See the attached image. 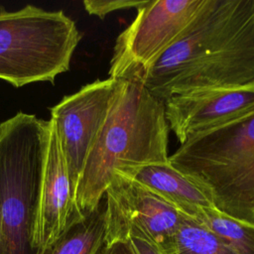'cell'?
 <instances>
[{"mask_svg": "<svg viewBox=\"0 0 254 254\" xmlns=\"http://www.w3.org/2000/svg\"><path fill=\"white\" fill-rule=\"evenodd\" d=\"M254 83V0H207L142 84L165 101L193 91Z\"/></svg>", "mask_w": 254, "mask_h": 254, "instance_id": "obj_1", "label": "cell"}, {"mask_svg": "<svg viewBox=\"0 0 254 254\" xmlns=\"http://www.w3.org/2000/svg\"><path fill=\"white\" fill-rule=\"evenodd\" d=\"M169 132L164 101L141 82L118 80L76 185L78 212L83 215L99 205L116 174L169 162Z\"/></svg>", "mask_w": 254, "mask_h": 254, "instance_id": "obj_2", "label": "cell"}, {"mask_svg": "<svg viewBox=\"0 0 254 254\" xmlns=\"http://www.w3.org/2000/svg\"><path fill=\"white\" fill-rule=\"evenodd\" d=\"M169 163L204 191L213 208L254 225V110L195 135Z\"/></svg>", "mask_w": 254, "mask_h": 254, "instance_id": "obj_3", "label": "cell"}, {"mask_svg": "<svg viewBox=\"0 0 254 254\" xmlns=\"http://www.w3.org/2000/svg\"><path fill=\"white\" fill-rule=\"evenodd\" d=\"M50 120L18 112L0 123V254H36L33 234Z\"/></svg>", "mask_w": 254, "mask_h": 254, "instance_id": "obj_4", "label": "cell"}, {"mask_svg": "<svg viewBox=\"0 0 254 254\" xmlns=\"http://www.w3.org/2000/svg\"><path fill=\"white\" fill-rule=\"evenodd\" d=\"M80 39L75 23L62 10L26 5L8 12L0 6V79L14 87L54 84L69 69Z\"/></svg>", "mask_w": 254, "mask_h": 254, "instance_id": "obj_5", "label": "cell"}, {"mask_svg": "<svg viewBox=\"0 0 254 254\" xmlns=\"http://www.w3.org/2000/svg\"><path fill=\"white\" fill-rule=\"evenodd\" d=\"M206 3L207 0H148L118 35L109 77L142 83L149 69L178 41Z\"/></svg>", "mask_w": 254, "mask_h": 254, "instance_id": "obj_6", "label": "cell"}, {"mask_svg": "<svg viewBox=\"0 0 254 254\" xmlns=\"http://www.w3.org/2000/svg\"><path fill=\"white\" fill-rule=\"evenodd\" d=\"M104 201L108 244L140 237L163 254H176L177 233L185 215L173 205L123 174L115 175Z\"/></svg>", "mask_w": 254, "mask_h": 254, "instance_id": "obj_7", "label": "cell"}, {"mask_svg": "<svg viewBox=\"0 0 254 254\" xmlns=\"http://www.w3.org/2000/svg\"><path fill=\"white\" fill-rule=\"evenodd\" d=\"M118 80L97 79L78 91L65 95L51 108L69 179L76 185L90 148L111 106Z\"/></svg>", "mask_w": 254, "mask_h": 254, "instance_id": "obj_8", "label": "cell"}, {"mask_svg": "<svg viewBox=\"0 0 254 254\" xmlns=\"http://www.w3.org/2000/svg\"><path fill=\"white\" fill-rule=\"evenodd\" d=\"M164 105L169 129L183 145L201 132L254 110V83L175 95Z\"/></svg>", "mask_w": 254, "mask_h": 254, "instance_id": "obj_9", "label": "cell"}, {"mask_svg": "<svg viewBox=\"0 0 254 254\" xmlns=\"http://www.w3.org/2000/svg\"><path fill=\"white\" fill-rule=\"evenodd\" d=\"M82 216L75 205L74 190L55 125L50 120L49 145L33 234L34 249L40 251L52 244Z\"/></svg>", "mask_w": 254, "mask_h": 254, "instance_id": "obj_10", "label": "cell"}, {"mask_svg": "<svg viewBox=\"0 0 254 254\" xmlns=\"http://www.w3.org/2000/svg\"><path fill=\"white\" fill-rule=\"evenodd\" d=\"M123 175L140 183L188 217L192 218L200 207H213L204 191L169 162L142 166Z\"/></svg>", "mask_w": 254, "mask_h": 254, "instance_id": "obj_11", "label": "cell"}, {"mask_svg": "<svg viewBox=\"0 0 254 254\" xmlns=\"http://www.w3.org/2000/svg\"><path fill=\"white\" fill-rule=\"evenodd\" d=\"M107 247L103 197L94 210L83 214L52 244L36 254H104Z\"/></svg>", "mask_w": 254, "mask_h": 254, "instance_id": "obj_12", "label": "cell"}, {"mask_svg": "<svg viewBox=\"0 0 254 254\" xmlns=\"http://www.w3.org/2000/svg\"><path fill=\"white\" fill-rule=\"evenodd\" d=\"M218 236L237 254H254V225L230 217L213 207H200L192 217Z\"/></svg>", "mask_w": 254, "mask_h": 254, "instance_id": "obj_13", "label": "cell"}, {"mask_svg": "<svg viewBox=\"0 0 254 254\" xmlns=\"http://www.w3.org/2000/svg\"><path fill=\"white\" fill-rule=\"evenodd\" d=\"M176 254H237L218 236L185 215L177 233Z\"/></svg>", "mask_w": 254, "mask_h": 254, "instance_id": "obj_14", "label": "cell"}, {"mask_svg": "<svg viewBox=\"0 0 254 254\" xmlns=\"http://www.w3.org/2000/svg\"><path fill=\"white\" fill-rule=\"evenodd\" d=\"M148 0H84L83 6L90 15L103 19L107 14L125 9H139Z\"/></svg>", "mask_w": 254, "mask_h": 254, "instance_id": "obj_15", "label": "cell"}, {"mask_svg": "<svg viewBox=\"0 0 254 254\" xmlns=\"http://www.w3.org/2000/svg\"><path fill=\"white\" fill-rule=\"evenodd\" d=\"M129 240L136 254H163L154 244L144 238L130 237Z\"/></svg>", "mask_w": 254, "mask_h": 254, "instance_id": "obj_16", "label": "cell"}, {"mask_svg": "<svg viewBox=\"0 0 254 254\" xmlns=\"http://www.w3.org/2000/svg\"><path fill=\"white\" fill-rule=\"evenodd\" d=\"M104 254H136L131 242L127 240H116L108 244Z\"/></svg>", "mask_w": 254, "mask_h": 254, "instance_id": "obj_17", "label": "cell"}]
</instances>
